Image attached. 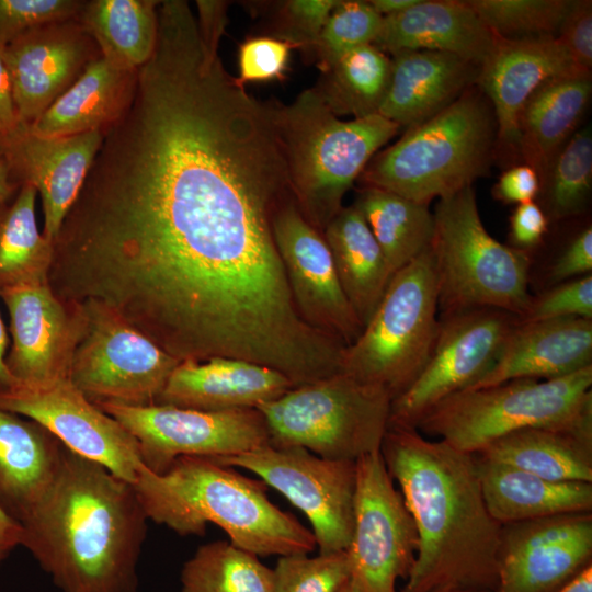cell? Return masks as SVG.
<instances>
[{
    "mask_svg": "<svg viewBox=\"0 0 592 592\" xmlns=\"http://www.w3.org/2000/svg\"><path fill=\"white\" fill-rule=\"evenodd\" d=\"M434 592H487V591H477V590L458 589V588H444V589L436 590Z\"/></svg>",
    "mask_w": 592,
    "mask_h": 592,
    "instance_id": "obj_58",
    "label": "cell"
},
{
    "mask_svg": "<svg viewBox=\"0 0 592 592\" xmlns=\"http://www.w3.org/2000/svg\"><path fill=\"white\" fill-rule=\"evenodd\" d=\"M479 66L459 56L409 50L392 56L378 114L407 128L434 116L476 84Z\"/></svg>",
    "mask_w": 592,
    "mask_h": 592,
    "instance_id": "obj_25",
    "label": "cell"
},
{
    "mask_svg": "<svg viewBox=\"0 0 592 592\" xmlns=\"http://www.w3.org/2000/svg\"><path fill=\"white\" fill-rule=\"evenodd\" d=\"M475 457L485 503L500 525L592 512V482L551 481Z\"/></svg>",
    "mask_w": 592,
    "mask_h": 592,
    "instance_id": "obj_29",
    "label": "cell"
},
{
    "mask_svg": "<svg viewBox=\"0 0 592 592\" xmlns=\"http://www.w3.org/2000/svg\"><path fill=\"white\" fill-rule=\"evenodd\" d=\"M496 144L491 104L471 86L434 116L407 128L371 159L358 179L364 186L429 205L473 185L488 170Z\"/></svg>",
    "mask_w": 592,
    "mask_h": 592,
    "instance_id": "obj_6",
    "label": "cell"
},
{
    "mask_svg": "<svg viewBox=\"0 0 592 592\" xmlns=\"http://www.w3.org/2000/svg\"><path fill=\"white\" fill-rule=\"evenodd\" d=\"M36 195L33 185L22 184L0 204V294L48 283L54 242L37 228Z\"/></svg>",
    "mask_w": 592,
    "mask_h": 592,
    "instance_id": "obj_34",
    "label": "cell"
},
{
    "mask_svg": "<svg viewBox=\"0 0 592 592\" xmlns=\"http://www.w3.org/2000/svg\"><path fill=\"white\" fill-rule=\"evenodd\" d=\"M10 317L12 345L5 366L14 386L39 387L69 379L82 330L81 307L59 299L48 283L0 294Z\"/></svg>",
    "mask_w": 592,
    "mask_h": 592,
    "instance_id": "obj_19",
    "label": "cell"
},
{
    "mask_svg": "<svg viewBox=\"0 0 592 592\" xmlns=\"http://www.w3.org/2000/svg\"><path fill=\"white\" fill-rule=\"evenodd\" d=\"M430 247L391 276L358 338L346 349L341 372L385 388L396 398L425 365L440 318Z\"/></svg>",
    "mask_w": 592,
    "mask_h": 592,
    "instance_id": "obj_10",
    "label": "cell"
},
{
    "mask_svg": "<svg viewBox=\"0 0 592 592\" xmlns=\"http://www.w3.org/2000/svg\"><path fill=\"white\" fill-rule=\"evenodd\" d=\"M136 80L137 69H116L100 56L26 129L43 137L104 132L129 105Z\"/></svg>",
    "mask_w": 592,
    "mask_h": 592,
    "instance_id": "obj_28",
    "label": "cell"
},
{
    "mask_svg": "<svg viewBox=\"0 0 592 592\" xmlns=\"http://www.w3.org/2000/svg\"><path fill=\"white\" fill-rule=\"evenodd\" d=\"M274 570V592H338L350 579L346 551L280 556Z\"/></svg>",
    "mask_w": 592,
    "mask_h": 592,
    "instance_id": "obj_41",
    "label": "cell"
},
{
    "mask_svg": "<svg viewBox=\"0 0 592 592\" xmlns=\"http://www.w3.org/2000/svg\"><path fill=\"white\" fill-rule=\"evenodd\" d=\"M390 70L391 59L369 44L339 58L311 90L335 116L363 118L378 114Z\"/></svg>",
    "mask_w": 592,
    "mask_h": 592,
    "instance_id": "obj_36",
    "label": "cell"
},
{
    "mask_svg": "<svg viewBox=\"0 0 592 592\" xmlns=\"http://www.w3.org/2000/svg\"><path fill=\"white\" fill-rule=\"evenodd\" d=\"M338 592H361L358 590V588L356 587V584L351 580L349 579L341 588Z\"/></svg>",
    "mask_w": 592,
    "mask_h": 592,
    "instance_id": "obj_57",
    "label": "cell"
},
{
    "mask_svg": "<svg viewBox=\"0 0 592 592\" xmlns=\"http://www.w3.org/2000/svg\"><path fill=\"white\" fill-rule=\"evenodd\" d=\"M296 48L289 42L273 36H258L244 41L238 52L239 75L237 81H270L283 77L289 52Z\"/></svg>",
    "mask_w": 592,
    "mask_h": 592,
    "instance_id": "obj_45",
    "label": "cell"
},
{
    "mask_svg": "<svg viewBox=\"0 0 592 592\" xmlns=\"http://www.w3.org/2000/svg\"><path fill=\"white\" fill-rule=\"evenodd\" d=\"M354 525L346 555L361 592H397L415 560L419 536L380 451L355 460Z\"/></svg>",
    "mask_w": 592,
    "mask_h": 592,
    "instance_id": "obj_15",
    "label": "cell"
},
{
    "mask_svg": "<svg viewBox=\"0 0 592 592\" xmlns=\"http://www.w3.org/2000/svg\"><path fill=\"white\" fill-rule=\"evenodd\" d=\"M64 449L39 423L0 408V508L27 519L55 482Z\"/></svg>",
    "mask_w": 592,
    "mask_h": 592,
    "instance_id": "obj_27",
    "label": "cell"
},
{
    "mask_svg": "<svg viewBox=\"0 0 592 592\" xmlns=\"http://www.w3.org/2000/svg\"><path fill=\"white\" fill-rule=\"evenodd\" d=\"M8 341L7 330L0 316V394L8 391L15 385L4 363Z\"/></svg>",
    "mask_w": 592,
    "mask_h": 592,
    "instance_id": "obj_54",
    "label": "cell"
},
{
    "mask_svg": "<svg viewBox=\"0 0 592 592\" xmlns=\"http://www.w3.org/2000/svg\"><path fill=\"white\" fill-rule=\"evenodd\" d=\"M528 428L592 435V365L553 379L521 378L458 391L434 406L415 426L469 454Z\"/></svg>",
    "mask_w": 592,
    "mask_h": 592,
    "instance_id": "obj_7",
    "label": "cell"
},
{
    "mask_svg": "<svg viewBox=\"0 0 592 592\" xmlns=\"http://www.w3.org/2000/svg\"><path fill=\"white\" fill-rule=\"evenodd\" d=\"M433 217L430 249L441 315L496 308L523 316L532 299V259L487 231L473 185L439 200Z\"/></svg>",
    "mask_w": 592,
    "mask_h": 592,
    "instance_id": "obj_8",
    "label": "cell"
},
{
    "mask_svg": "<svg viewBox=\"0 0 592 592\" xmlns=\"http://www.w3.org/2000/svg\"><path fill=\"white\" fill-rule=\"evenodd\" d=\"M540 191L537 172L528 164H517L504 171L492 189L496 200L505 204L533 202Z\"/></svg>",
    "mask_w": 592,
    "mask_h": 592,
    "instance_id": "obj_49",
    "label": "cell"
},
{
    "mask_svg": "<svg viewBox=\"0 0 592 592\" xmlns=\"http://www.w3.org/2000/svg\"><path fill=\"white\" fill-rule=\"evenodd\" d=\"M322 235L341 286L364 328L392 276L382 249L354 203L342 207Z\"/></svg>",
    "mask_w": 592,
    "mask_h": 592,
    "instance_id": "obj_31",
    "label": "cell"
},
{
    "mask_svg": "<svg viewBox=\"0 0 592 592\" xmlns=\"http://www.w3.org/2000/svg\"><path fill=\"white\" fill-rule=\"evenodd\" d=\"M559 592H592V565L583 569Z\"/></svg>",
    "mask_w": 592,
    "mask_h": 592,
    "instance_id": "obj_56",
    "label": "cell"
},
{
    "mask_svg": "<svg viewBox=\"0 0 592 592\" xmlns=\"http://www.w3.org/2000/svg\"><path fill=\"white\" fill-rule=\"evenodd\" d=\"M181 592H274V570L228 540L200 546L183 565Z\"/></svg>",
    "mask_w": 592,
    "mask_h": 592,
    "instance_id": "obj_37",
    "label": "cell"
},
{
    "mask_svg": "<svg viewBox=\"0 0 592 592\" xmlns=\"http://www.w3.org/2000/svg\"><path fill=\"white\" fill-rule=\"evenodd\" d=\"M420 0H371L368 3L383 18L403 12Z\"/></svg>",
    "mask_w": 592,
    "mask_h": 592,
    "instance_id": "obj_55",
    "label": "cell"
},
{
    "mask_svg": "<svg viewBox=\"0 0 592 592\" xmlns=\"http://www.w3.org/2000/svg\"><path fill=\"white\" fill-rule=\"evenodd\" d=\"M576 65L591 72L592 67V1H571L557 34Z\"/></svg>",
    "mask_w": 592,
    "mask_h": 592,
    "instance_id": "obj_46",
    "label": "cell"
},
{
    "mask_svg": "<svg viewBox=\"0 0 592 592\" xmlns=\"http://www.w3.org/2000/svg\"><path fill=\"white\" fill-rule=\"evenodd\" d=\"M338 0H288L280 2L273 37L309 54Z\"/></svg>",
    "mask_w": 592,
    "mask_h": 592,
    "instance_id": "obj_43",
    "label": "cell"
},
{
    "mask_svg": "<svg viewBox=\"0 0 592 592\" xmlns=\"http://www.w3.org/2000/svg\"><path fill=\"white\" fill-rule=\"evenodd\" d=\"M391 400L385 388L340 372L293 387L257 409L264 418L269 445L355 462L380 449Z\"/></svg>",
    "mask_w": 592,
    "mask_h": 592,
    "instance_id": "obj_9",
    "label": "cell"
},
{
    "mask_svg": "<svg viewBox=\"0 0 592 592\" xmlns=\"http://www.w3.org/2000/svg\"><path fill=\"white\" fill-rule=\"evenodd\" d=\"M478 457L551 481L592 482V435L528 428L488 444Z\"/></svg>",
    "mask_w": 592,
    "mask_h": 592,
    "instance_id": "obj_32",
    "label": "cell"
},
{
    "mask_svg": "<svg viewBox=\"0 0 592 592\" xmlns=\"http://www.w3.org/2000/svg\"><path fill=\"white\" fill-rule=\"evenodd\" d=\"M101 56L78 19L33 27L4 45L18 114L32 124Z\"/></svg>",
    "mask_w": 592,
    "mask_h": 592,
    "instance_id": "obj_20",
    "label": "cell"
},
{
    "mask_svg": "<svg viewBox=\"0 0 592 592\" xmlns=\"http://www.w3.org/2000/svg\"><path fill=\"white\" fill-rule=\"evenodd\" d=\"M592 272V228H583L566 246L548 271L553 285L591 274Z\"/></svg>",
    "mask_w": 592,
    "mask_h": 592,
    "instance_id": "obj_47",
    "label": "cell"
},
{
    "mask_svg": "<svg viewBox=\"0 0 592 592\" xmlns=\"http://www.w3.org/2000/svg\"><path fill=\"white\" fill-rule=\"evenodd\" d=\"M382 23L368 1L338 0L309 54L323 72L351 50L374 44Z\"/></svg>",
    "mask_w": 592,
    "mask_h": 592,
    "instance_id": "obj_40",
    "label": "cell"
},
{
    "mask_svg": "<svg viewBox=\"0 0 592 592\" xmlns=\"http://www.w3.org/2000/svg\"><path fill=\"white\" fill-rule=\"evenodd\" d=\"M480 20L508 39L557 37L569 0H466Z\"/></svg>",
    "mask_w": 592,
    "mask_h": 592,
    "instance_id": "obj_39",
    "label": "cell"
},
{
    "mask_svg": "<svg viewBox=\"0 0 592 592\" xmlns=\"http://www.w3.org/2000/svg\"><path fill=\"white\" fill-rule=\"evenodd\" d=\"M147 521L132 483L65 446L21 546L61 592H137Z\"/></svg>",
    "mask_w": 592,
    "mask_h": 592,
    "instance_id": "obj_3",
    "label": "cell"
},
{
    "mask_svg": "<svg viewBox=\"0 0 592 592\" xmlns=\"http://www.w3.org/2000/svg\"><path fill=\"white\" fill-rule=\"evenodd\" d=\"M272 228L301 318L312 328L351 345L363 326L341 286L322 232L305 219L294 198L276 212Z\"/></svg>",
    "mask_w": 592,
    "mask_h": 592,
    "instance_id": "obj_18",
    "label": "cell"
},
{
    "mask_svg": "<svg viewBox=\"0 0 592 592\" xmlns=\"http://www.w3.org/2000/svg\"><path fill=\"white\" fill-rule=\"evenodd\" d=\"M103 140V132L43 137L26 126L0 150L20 184L39 193L44 213L43 235L54 242L76 201Z\"/></svg>",
    "mask_w": 592,
    "mask_h": 592,
    "instance_id": "obj_22",
    "label": "cell"
},
{
    "mask_svg": "<svg viewBox=\"0 0 592 592\" xmlns=\"http://www.w3.org/2000/svg\"><path fill=\"white\" fill-rule=\"evenodd\" d=\"M25 126L21 123L13 98L12 83L4 58V45L0 44V143L1 147Z\"/></svg>",
    "mask_w": 592,
    "mask_h": 592,
    "instance_id": "obj_50",
    "label": "cell"
},
{
    "mask_svg": "<svg viewBox=\"0 0 592 592\" xmlns=\"http://www.w3.org/2000/svg\"><path fill=\"white\" fill-rule=\"evenodd\" d=\"M214 460L254 473L299 509L311 524L319 554L348 549L354 525L355 462L269 444Z\"/></svg>",
    "mask_w": 592,
    "mask_h": 592,
    "instance_id": "obj_14",
    "label": "cell"
},
{
    "mask_svg": "<svg viewBox=\"0 0 592 592\" xmlns=\"http://www.w3.org/2000/svg\"><path fill=\"white\" fill-rule=\"evenodd\" d=\"M354 204L362 212L392 275L430 247L434 217L429 205L372 186L361 189Z\"/></svg>",
    "mask_w": 592,
    "mask_h": 592,
    "instance_id": "obj_35",
    "label": "cell"
},
{
    "mask_svg": "<svg viewBox=\"0 0 592 592\" xmlns=\"http://www.w3.org/2000/svg\"><path fill=\"white\" fill-rule=\"evenodd\" d=\"M592 565V512L501 526L493 592H559Z\"/></svg>",
    "mask_w": 592,
    "mask_h": 592,
    "instance_id": "obj_17",
    "label": "cell"
},
{
    "mask_svg": "<svg viewBox=\"0 0 592 592\" xmlns=\"http://www.w3.org/2000/svg\"><path fill=\"white\" fill-rule=\"evenodd\" d=\"M567 317L592 319V273L532 296L527 310L519 318L523 322H533Z\"/></svg>",
    "mask_w": 592,
    "mask_h": 592,
    "instance_id": "obj_44",
    "label": "cell"
},
{
    "mask_svg": "<svg viewBox=\"0 0 592 592\" xmlns=\"http://www.w3.org/2000/svg\"><path fill=\"white\" fill-rule=\"evenodd\" d=\"M547 218L567 219L588 206L592 189V133L587 126L574 132L554 158L540 184Z\"/></svg>",
    "mask_w": 592,
    "mask_h": 592,
    "instance_id": "obj_38",
    "label": "cell"
},
{
    "mask_svg": "<svg viewBox=\"0 0 592 592\" xmlns=\"http://www.w3.org/2000/svg\"><path fill=\"white\" fill-rule=\"evenodd\" d=\"M78 305L83 322L69 369L71 384L94 405H156L181 361L104 306Z\"/></svg>",
    "mask_w": 592,
    "mask_h": 592,
    "instance_id": "obj_11",
    "label": "cell"
},
{
    "mask_svg": "<svg viewBox=\"0 0 592 592\" xmlns=\"http://www.w3.org/2000/svg\"><path fill=\"white\" fill-rule=\"evenodd\" d=\"M96 406L137 440L144 465L156 474L182 456L216 459L269 444L267 428L257 408L200 411L168 405Z\"/></svg>",
    "mask_w": 592,
    "mask_h": 592,
    "instance_id": "obj_13",
    "label": "cell"
},
{
    "mask_svg": "<svg viewBox=\"0 0 592 592\" xmlns=\"http://www.w3.org/2000/svg\"><path fill=\"white\" fill-rule=\"evenodd\" d=\"M591 365L592 319L520 320L493 367L468 389L521 378L553 379Z\"/></svg>",
    "mask_w": 592,
    "mask_h": 592,
    "instance_id": "obj_24",
    "label": "cell"
},
{
    "mask_svg": "<svg viewBox=\"0 0 592 592\" xmlns=\"http://www.w3.org/2000/svg\"><path fill=\"white\" fill-rule=\"evenodd\" d=\"M591 92V72L578 71L545 82L525 102L519 116V153L540 184L573 134Z\"/></svg>",
    "mask_w": 592,
    "mask_h": 592,
    "instance_id": "obj_30",
    "label": "cell"
},
{
    "mask_svg": "<svg viewBox=\"0 0 592 592\" xmlns=\"http://www.w3.org/2000/svg\"><path fill=\"white\" fill-rule=\"evenodd\" d=\"M133 487L148 520L181 536H203L212 523L257 556L309 554L317 546L311 531L271 502L264 481L207 457H179L162 474L144 466Z\"/></svg>",
    "mask_w": 592,
    "mask_h": 592,
    "instance_id": "obj_4",
    "label": "cell"
},
{
    "mask_svg": "<svg viewBox=\"0 0 592 592\" xmlns=\"http://www.w3.org/2000/svg\"><path fill=\"white\" fill-rule=\"evenodd\" d=\"M379 451L419 536L400 592H493L502 525L485 503L475 455L398 425H388Z\"/></svg>",
    "mask_w": 592,
    "mask_h": 592,
    "instance_id": "obj_2",
    "label": "cell"
},
{
    "mask_svg": "<svg viewBox=\"0 0 592 592\" xmlns=\"http://www.w3.org/2000/svg\"><path fill=\"white\" fill-rule=\"evenodd\" d=\"M578 71L585 70L557 37L508 39L494 34L476 84L493 110L497 144L519 152V116L525 102L545 82Z\"/></svg>",
    "mask_w": 592,
    "mask_h": 592,
    "instance_id": "obj_21",
    "label": "cell"
},
{
    "mask_svg": "<svg viewBox=\"0 0 592 592\" xmlns=\"http://www.w3.org/2000/svg\"><path fill=\"white\" fill-rule=\"evenodd\" d=\"M156 0L84 1L79 22L101 57L119 70H136L151 57L158 37Z\"/></svg>",
    "mask_w": 592,
    "mask_h": 592,
    "instance_id": "obj_33",
    "label": "cell"
},
{
    "mask_svg": "<svg viewBox=\"0 0 592 592\" xmlns=\"http://www.w3.org/2000/svg\"><path fill=\"white\" fill-rule=\"evenodd\" d=\"M0 149H1V143H0Z\"/></svg>",
    "mask_w": 592,
    "mask_h": 592,
    "instance_id": "obj_59",
    "label": "cell"
},
{
    "mask_svg": "<svg viewBox=\"0 0 592 592\" xmlns=\"http://www.w3.org/2000/svg\"><path fill=\"white\" fill-rule=\"evenodd\" d=\"M19 189L20 184L14 179L4 153L0 150V204L12 197Z\"/></svg>",
    "mask_w": 592,
    "mask_h": 592,
    "instance_id": "obj_53",
    "label": "cell"
},
{
    "mask_svg": "<svg viewBox=\"0 0 592 592\" xmlns=\"http://www.w3.org/2000/svg\"><path fill=\"white\" fill-rule=\"evenodd\" d=\"M227 7L225 1L197 0L196 19L202 41L213 47L219 46V41L227 24Z\"/></svg>",
    "mask_w": 592,
    "mask_h": 592,
    "instance_id": "obj_51",
    "label": "cell"
},
{
    "mask_svg": "<svg viewBox=\"0 0 592 592\" xmlns=\"http://www.w3.org/2000/svg\"><path fill=\"white\" fill-rule=\"evenodd\" d=\"M519 316L471 308L440 317L430 356L411 385L391 400L388 425L415 428L445 398L470 388L498 361Z\"/></svg>",
    "mask_w": 592,
    "mask_h": 592,
    "instance_id": "obj_12",
    "label": "cell"
},
{
    "mask_svg": "<svg viewBox=\"0 0 592 592\" xmlns=\"http://www.w3.org/2000/svg\"><path fill=\"white\" fill-rule=\"evenodd\" d=\"M493 39V32L466 1L420 0L384 16L373 45L392 56L409 50L449 53L480 66Z\"/></svg>",
    "mask_w": 592,
    "mask_h": 592,
    "instance_id": "obj_26",
    "label": "cell"
},
{
    "mask_svg": "<svg viewBox=\"0 0 592 592\" xmlns=\"http://www.w3.org/2000/svg\"><path fill=\"white\" fill-rule=\"evenodd\" d=\"M23 527L0 508V566L22 544Z\"/></svg>",
    "mask_w": 592,
    "mask_h": 592,
    "instance_id": "obj_52",
    "label": "cell"
},
{
    "mask_svg": "<svg viewBox=\"0 0 592 592\" xmlns=\"http://www.w3.org/2000/svg\"><path fill=\"white\" fill-rule=\"evenodd\" d=\"M296 387L281 372L253 362L213 357L181 361L156 405L200 411L258 408Z\"/></svg>",
    "mask_w": 592,
    "mask_h": 592,
    "instance_id": "obj_23",
    "label": "cell"
},
{
    "mask_svg": "<svg viewBox=\"0 0 592 592\" xmlns=\"http://www.w3.org/2000/svg\"><path fill=\"white\" fill-rule=\"evenodd\" d=\"M82 0H0V44L55 21L78 19Z\"/></svg>",
    "mask_w": 592,
    "mask_h": 592,
    "instance_id": "obj_42",
    "label": "cell"
},
{
    "mask_svg": "<svg viewBox=\"0 0 592 592\" xmlns=\"http://www.w3.org/2000/svg\"><path fill=\"white\" fill-rule=\"evenodd\" d=\"M265 103L295 204L305 219L323 232L342 209L345 193L400 127L379 114L342 121L311 89L287 105Z\"/></svg>",
    "mask_w": 592,
    "mask_h": 592,
    "instance_id": "obj_5",
    "label": "cell"
},
{
    "mask_svg": "<svg viewBox=\"0 0 592 592\" xmlns=\"http://www.w3.org/2000/svg\"><path fill=\"white\" fill-rule=\"evenodd\" d=\"M0 408L39 423L68 449L132 485L145 466L137 440L68 378L39 387L13 386L0 394Z\"/></svg>",
    "mask_w": 592,
    "mask_h": 592,
    "instance_id": "obj_16",
    "label": "cell"
},
{
    "mask_svg": "<svg viewBox=\"0 0 592 592\" xmlns=\"http://www.w3.org/2000/svg\"><path fill=\"white\" fill-rule=\"evenodd\" d=\"M547 229L548 218L535 201L519 204L510 217V246L527 252L542 242Z\"/></svg>",
    "mask_w": 592,
    "mask_h": 592,
    "instance_id": "obj_48",
    "label": "cell"
},
{
    "mask_svg": "<svg viewBox=\"0 0 592 592\" xmlns=\"http://www.w3.org/2000/svg\"><path fill=\"white\" fill-rule=\"evenodd\" d=\"M293 198L282 160L248 125L202 110L106 130L54 241L62 301L112 310L179 361L231 357L294 383L333 354L292 297L273 236Z\"/></svg>",
    "mask_w": 592,
    "mask_h": 592,
    "instance_id": "obj_1",
    "label": "cell"
}]
</instances>
